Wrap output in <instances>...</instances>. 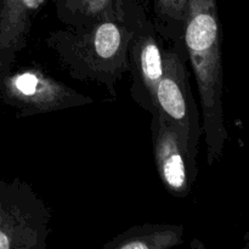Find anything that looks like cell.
Instances as JSON below:
<instances>
[{"mask_svg":"<svg viewBox=\"0 0 249 249\" xmlns=\"http://www.w3.org/2000/svg\"><path fill=\"white\" fill-rule=\"evenodd\" d=\"M182 43L201 100L207 162L213 165L223 156L228 141L223 107L221 23L216 0H189Z\"/></svg>","mask_w":249,"mask_h":249,"instance_id":"1","label":"cell"},{"mask_svg":"<svg viewBox=\"0 0 249 249\" xmlns=\"http://www.w3.org/2000/svg\"><path fill=\"white\" fill-rule=\"evenodd\" d=\"M53 1H55L56 16L63 24L67 26L78 0H53Z\"/></svg>","mask_w":249,"mask_h":249,"instance_id":"12","label":"cell"},{"mask_svg":"<svg viewBox=\"0 0 249 249\" xmlns=\"http://www.w3.org/2000/svg\"><path fill=\"white\" fill-rule=\"evenodd\" d=\"M146 16V7L141 0H78L67 26H84L106 17L133 26Z\"/></svg>","mask_w":249,"mask_h":249,"instance_id":"10","label":"cell"},{"mask_svg":"<svg viewBox=\"0 0 249 249\" xmlns=\"http://www.w3.org/2000/svg\"><path fill=\"white\" fill-rule=\"evenodd\" d=\"M129 72L131 73V99L152 114L156 108V90L164 72L163 49L158 41L155 23L143 17L133 24L129 45Z\"/></svg>","mask_w":249,"mask_h":249,"instance_id":"7","label":"cell"},{"mask_svg":"<svg viewBox=\"0 0 249 249\" xmlns=\"http://www.w3.org/2000/svg\"><path fill=\"white\" fill-rule=\"evenodd\" d=\"M131 38L133 26L106 17L84 26L51 32L45 43L71 77L97 83L116 97L118 80L130 68Z\"/></svg>","mask_w":249,"mask_h":249,"instance_id":"2","label":"cell"},{"mask_svg":"<svg viewBox=\"0 0 249 249\" xmlns=\"http://www.w3.org/2000/svg\"><path fill=\"white\" fill-rule=\"evenodd\" d=\"M51 211L27 182L0 180V249H45Z\"/></svg>","mask_w":249,"mask_h":249,"instance_id":"3","label":"cell"},{"mask_svg":"<svg viewBox=\"0 0 249 249\" xmlns=\"http://www.w3.org/2000/svg\"><path fill=\"white\" fill-rule=\"evenodd\" d=\"M185 242V230L179 225L145 224L134 226L105 243L104 249H168Z\"/></svg>","mask_w":249,"mask_h":249,"instance_id":"9","label":"cell"},{"mask_svg":"<svg viewBox=\"0 0 249 249\" xmlns=\"http://www.w3.org/2000/svg\"><path fill=\"white\" fill-rule=\"evenodd\" d=\"M151 116L153 160L158 177L173 197L185 198L196 181L197 152L160 112L155 111Z\"/></svg>","mask_w":249,"mask_h":249,"instance_id":"6","label":"cell"},{"mask_svg":"<svg viewBox=\"0 0 249 249\" xmlns=\"http://www.w3.org/2000/svg\"><path fill=\"white\" fill-rule=\"evenodd\" d=\"M48 0H0V74L11 70L28 43L33 19Z\"/></svg>","mask_w":249,"mask_h":249,"instance_id":"8","label":"cell"},{"mask_svg":"<svg viewBox=\"0 0 249 249\" xmlns=\"http://www.w3.org/2000/svg\"><path fill=\"white\" fill-rule=\"evenodd\" d=\"M189 0H155L153 22L158 36L168 41H182Z\"/></svg>","mask_w":249,"mask_h":249,"instance_id":"11","label":"cell"},{"mask_svg":"<svg viewBox=\"0 0 249 249\" xmlns=\"http://www.w3.org/2000/svg\"><path fill=\"white\" fill-rule=\"evenodd\" d=\"M170 44L169 48L163 49L164 72L156 90L155 111L160 112L177 128L191 150L198 152L203 126L190 83L189 60L182 41Z\"/></svg>","mask_w":249,"mask_h":249,"instance_id":"4","label":"cell"},{"mask_svg":"<svg viewBox=\"0 0 249 249\" xmlns=\"http://www.w3.org/2000/svg\"><path fill=\"white\" fill-rule=\"evenodd\" d=\"M0 97L21 117L94 104V99L55 79L38 66L0 74Z\"/></svg>","mask_w":249,"mask_h":249,"instance_id":"5","label":"cell"}]
</instances>
